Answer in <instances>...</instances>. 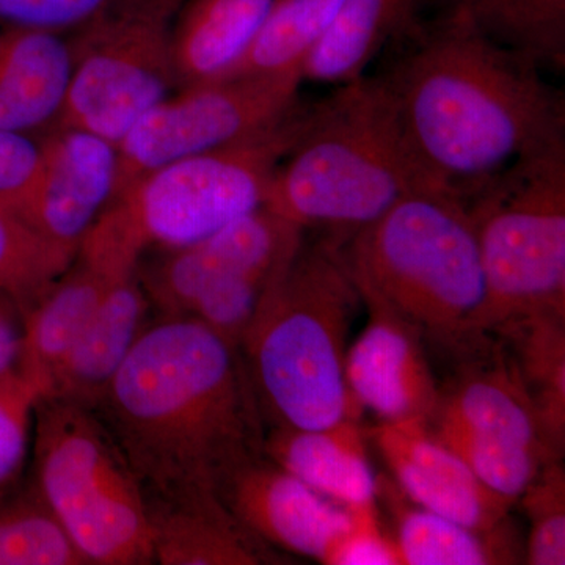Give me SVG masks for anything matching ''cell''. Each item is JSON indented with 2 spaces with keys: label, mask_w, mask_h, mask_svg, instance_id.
Here are the masks:
<instances>
[{
  "label": "cell",
  "mask_w": 565,
  "mask_h": 565,
  "mask_svg": "<svg viewBox=\"0 0 565 565\" xmlns=\"http://www.w3.org/2000/svg\"><path fill=\"white\" fill-rule=\"evenodd\" d=\"M143 0H0V28L74 35Z\"/></svg>",
  "instance_id": "obj_33"
},
{
  "label": "cell",
  "mask_w": 565,
  "mask_h": 565,
  "mask_svg": "<svg viewBox=\"0 0 565 565\" xmlns=\"http://www.w3.org/2000/svg\"><path fill=\"white\" fill-rule=\"evenodd\" d=\"M152 559L161 565L289 564L250 533L217 494L178 503H150Z\"/></svg>",
  "instance_id": "obj_21"
},
{
  "label": "cell",
  "mask_w": 565,
  "mask_h": 565,
  "mask_svg": "<svg viewBox=\"0 0 565 565\" xmlns=\"http://www.w3.org/2000/svg\"><path fill=\"white\" fill-rule=\"evenodd\" d=\"M516 503L530 522L523 564H565V470L563 459H552L535 475Z\"/></svg>",
  "instance_id": "obj_31"
},
{
  "label": "cell",
  "mask_w": 565,
  "mask_h": 565,
  "mask_svg": "<svg viewBox=\"0 0 565 565\" xmlns=\"http://www.w3.org/2000/svg\"><path fill=\"white\" fill-rule=\"evenodd\" d=\"M381 74L427 174L462 199L519 159L565 141L563 95L541 66L446 9L415 24Z\"/></svg>",
  "instance_id": "obj_2"
},
{
  "label": "cell",
  "mask_w": 565,
  "mask_h": 565,
  "mask_svg": "<svg viewBox=\"0 0 565 565\" xmlns=\"http://www.w3.org/2000/svg\"><path fill=\"white\" fill-rule=\"evenodd\" d=\"M73 259L0 206V289L17 303L21 316L39 302Z\"/></svg>",
  "instance_id": "obj_29"
},
{
  "label": "cell",
  "mask_w": 565,
  "mask_h": 565,
  "mask_svg": "<svg viewBox=\"0 0 565 565\" xmlns=\"http://www.w3.org/2000/svg\"><path fill=\"white\" fill-rule=\"evenodd\" d=\"M341 3L343 0H275L247 51L225 77L302 71Z\"/></svg>",
  "instance_id": "obj_26"
},
{
  "label": "cell",
  "mask_w": 565,
  "mask_h": 565,
  "mask_svg": "<svg viewBox=\"0 0 565 565\" xmlns=\"http://www.w3.org/2000/svg\"><path fill=\"white\" fill-rule=\"evenodd\" d=\"M377 497L393 516L401 565H503L523 563L514 525L479 531L412 503L393 479L377 478Z\"/></svg>",
  "instance_id": "obj_22"
},
{
  "label": "cell",
  "mask_w": 565,
  "mask_h": 565,
  "mask_svg": "<svg viewBox=\"0 0 565 565\" xmlns=\"http://www.w3.org/2000/svg\"><path fill=\"white\" fill-rule=\"evenodd\" d=\"M71 71L68 35L0 28V128L33 137L55 128Z\"/></svg>",
  "instance_id": "obj_19"
},
{
  "label": "cell",
  "mask_w": 565,
  "mask_h": 565,
  "mask_svg": "<svg viewBox=\"0 0 565 565\" xmlns=\"http://www.w3.org/2000/svg\"><path fill=\"white\" fill-rule=\"evenodd\" d=\"M145 250L110 207L82 241L79 250L46 294L22 316L18 371L39 392L87 329L115 278L140 263Z\"/></svg>",
  "instance_id": "obj_11"
},
{
  "label": "cell",
  "mask_w": 565,
  "mask_h": 565,
  "mask_svg": "<svg viewBox=\"0 0 565 565\" xmlns=\"http://www.w3.org/2000/svg\"><path fill=\"white\" fill-rule=\"evenodd\" d=\"M352 523L327 565H401L393 535L386 534L377 501L349 508Z\"/></svg>",
  "instance_id": "obj_34"
},
{
  "label": "cell",
  "mask_w": 565,
  "mask_h": 565,
  "mask_svg": "<svg viewBox=\"0 0 565 565\" xmlns=\"http://www.w3.org/2000/svg\"><path fill=\"white\" fill-rule=\"evenodd\" d=\"M150 299L140 263L122 270L68 353L55 367L40 399H57L95 411L147 323Z\"/></svg>",
  "instance_id": "obj_18"
},
{
  "label": "cell",
  "mask_w": 565,
  "mask_h": 565,
  "mask_svg": "<svg viewBox=\"0 0 565 565\" xmlns=\"http://www.w3.org/2000/svg\"><path fill=\"white\" fill-rule=\"evenodd\" d=\"M366 308V326L345 352V381L353 401L373 412L379 423L429 424L440 385L422 333L377 305Z\"/></svg>",
  "instance_id": "obj_16"
},
{
  "label": "cell",
  "mask_w": 565,
  "mask_h": 565,
  "mask_svg": "<svg viewBox=\"0 0 565 565\" xmlns=\"http://www.w3.org/2000/svg\"><path fill=\"white\" fill-rule=\"evenodd\" d=\"M0 565H90L28 476L0 503Z\"/></svg>",
  "instance_id": "obj_27"
},
{
  "label": "cell",
  "mask_w": 565,
  "mask_h": 565,
  "mask_svg": "<svg viewBox=\"0 0 565 565\" xmlns=\"http://www.w3.org/2000/svg\"><path fill=\"white\" fill-rule=\"evenodd\" d=\"M360 302L343 241L303 239L275 275L241 344L264 427L360 422L363 411L345 381L349 327Z\"/></svg>",
  "instance_id": "obj_3"
},
{
  "label": "cell",
  "mask_w": 565,
  "mask_h": 565,
  "mask_svg": "<svg viewBox=\"0 0 565 565\" xmlns=\"http://www.w3.org/2000/svg\"><path fill=\"white\" fill-rule=\"evenodd\" d=\"M498 0H446V9L460 11L487 33Z\"/></svg>",
  "instance_id": "obj_37"
},
{
  "label": "cell",
  "mask_w": 565,
  "mask_h": 565,
  "mask_svg": "<svg viewBox=\"0 0 565 565\" xmlns=\"http://www.w3.org/2000/svg\"><path fill=\"white\" fill-rule=\"evenodd\" d=\"M343 256L362 302L411 323L423 340L460 355L484 338L476 332L484 300L478 233L459 193H408L344 239Z\"/></svg>",
  "instance_id": "obj_5"
},
{
  "label": "cell",
  "mask_w": 565,
  "mask_h": 565,
  "mask_svg": "<svg viewBox=\"0 0 565 565\" xmlns=\"http://www.w3.org/2000/svg\"><path fill=\"white\" fill-rule=\"evenodd\" d=\"M217 497L267 545L322 564H329L352 523L351 509L322 497L264 452L223 476Z\"/></svg>",
  "instance_id": "obj_14"
},
{
  "label": "cell",
  "mask_w": 565,
  "mask_h": 565,
  "mask_svg": "<svg viewBox=\"0 0 565 565\" xmlns=\"http://www.w3.org/2000/svg\"><path fill=\"white\" fill-rule=\"evenodd\" d=\"M305 233L262 206L199 243L162 250L147 266L140 259L141 282L151 308L161 318H178L215 282L244 275L273 277L291 262Z\"/></svg>",
  "instance_id": "obj_12"
},
{
  "label": "cell",
  "mask_w": 565,
  "mask_h": 565,
  "mask_svg": "<svg viewBox=\"0 0 565 565\" xmlns=\"http://www.w3.org/2000/svg\"><path fill=\"white\" fill-rule=\"evenodd\" d=\"M41 154V137L0 128V206L14 215L35 185Z\"/></svg>",
  "instance_id": "obj_35"
},
{
  "label": "cell",
  "mask_w": 565,
  "mask_h": 565,
  "mask_svg": "<svg viewBox=\"0 0 565 565\" xmlns=\"http://www.w3.org/2000/svg\"><path fill=\"white\" fill-rule=\"evenodd\" d=\"M393 482L419 508L479 531L511 523L514 504L498 497L433 433L429 424L377 423L367 430Z\"/></svg>",
  "instance_id": "obj_15"
},
{
  "label": "cell",
  "mask_w": 565,
  "mask_h": 565,
  "mask_svg": "<svg viewBox=\"0 0 565 565\" xmlns=\"http://www.w3.org/2000/svg\"><path fill=\"white\" fill-rule=\"evenodd\" d=\"M511 356L556 456L565 449V318L534 316L494 332ZM490 333V334H492Z\"/></svg>",
  "instance_id": "obj_25"
},
{
  "label": "cell",
  "mask_w": 565,
  "mask_h": 565,
  "mask_svg": "<svg viewBox=\"0 0 565 565\" xmlns=\"http://www.w3.org/2000/svg\"><path fill=\"white\" fill-rule=\"evenodd\" d=\"M422 0H343L337 17L302 66L303 81L351 84L416 21Z\"/></svg>",
  "instance_id": "obj_24"
},
{
  "label": "cell",
  "mask_w": 565,
  "mask_h": 565,
  "mask_svg": "<svg viewBox=\"0 0 565 565\" xmlns=\"http://www.w3.org/2000/svg\"><path fill=\"white\" fill-rule=\"evenodd\" d=\"M263 452L303 484L344 508L377 501V476L371 468L366 430L360 422L323 429L266 427Z\"/></svg>",
  "instance_id": "obj_20"
},
{
  "label": "cell",
  "mask_w": 565,
  "mask_h": 565,
  "mask_svg": "<svg viewBox=\"0 0 565 565\" xmlns=\"http://www.w3.org/2000/svg\"><path fill=\"white\" fill-rule=\"evenodd\" d=\"M429 429L490 492L514 505L539 470L552 460L526 446L441 419H433Z\"/></svg>",
  "instance_id": "obj_28"
},
{
  "label": "cell",
  "mask_w": 565,
  "mask_h": 565,
  "mask_svg": "<svg viewBox=\"0 0 565 565\" xmlns=\"http://www.w3.org/2000/svg\"><path fill=\"white\" fill-rule=\"evenodd\" d=\"M463 200L484 278L479 337L519 319L565 318V141L519 159Z\"/></svg>",
  "instance_id": "obj_6"
},
{
  "label": "cell",
  "mask_w": 565,
  "mask_h": 565,
  "mask_svg": "<svg viewBox=\"0 0 565 565\" xmlns=\"http://www.w3.org/2000/svg\"><path fill=\"white\" fill-rule=\"evenodd\" d=\"M41 167L17 217L74 258L117 195L118 147L84 129L55 126L41 137Z\"/></svg>",
  "instance_id": "obj_13"
},
{
  "label": "cell",
  "mask_w": 565,
  "mask_h": 565,
  "mask_svg": "<svg viewBox=\"0 0 565 565\" xmlns=\"http://www.w3.org/2000/svg\"><path fill=\"white\" fill-rule=\"evenodd\" d=\"M274 2L188 0L178 7L172 51L181 88L225 77L247 51Z\"/></svg>",
  "instance_id": "obj_23"
},
{
  "label": "cell",
  "mask_w": 565,
  "mask_h": 565,
  "mask_svg": "<svg viewBox=\"0 0 565 565\" xmlns=\"http://www.w3.org/2000/svg\"><path fill=\"white\" fill-rule=\"evenodd\" d=\"M457 356L462 363L451 382L440 386L433 419L514 441L548 459H563L546 440L533 401L503 344L490 343L487 334Z\"/></svg>",
  "instance_id": "obj_17"
},
{
  "label": "cell",
  "mask_w": 565,
  "mask_h": 565,
  "mask_svg": "<svg viewBox=\"0 0 565 565\" xmlns=\"http://www.w3.org/2000/svg\"><path fill=\"white\" fill-rule=\"evenodd\" d=\"M22 316L17 303L0 289V377L18 370L22 352Z\"/></svg>",
  "instance_id": "obj_36"
},
{
  "label": "cell",
  "mask_w": 565,
  "mask_h": 565,
  "mask_svg": "<svg viewBox=\"0 0 565 565\" xmlns=\"http://www.w3.org/2000/svg\"><path fill=\"white\" fill-rule=\"evenodd\" d=\"M302 71L192 85L148 111L118 147L117 199L152 170L248 139L299 104Z\"/></svg>",
  "instance_id": "obj_10"
},
{
  "label": "cell",
  "mask_w": 565,
  "mask_h": 565,
  "mask_svg": "<svg viewBox=\"0 0 565 565\" xmlns=\"http://www.w3.org/2000/svg\"><path fill=\"white\" fill-rule=\"evenodd\" d=\"M31 459L29 481L90 565L154 564L147 494L95 412L36 401Z\"/></svg>",
  "instance_id": "obj_7"
},
{
  "label": "cell",
  "mask_w": 565,
  "mask_h": 565,
  "mask_svg": "<svg viewBox=\"0 0 565 565\" xmlns=\"http://www.w3.org/2000/svg\"><path fill=\"white\" fill-rule=\"evenodd\" d=\"M181 0H143L70 35L73 71L57 126L120 143L180 90L172 21Z\"/></svg>",
  "instance_id": "obj_9"
},
{
  "label": "cell",
  "mask_w": 565,
  "mask_h": 565,
  "mask_svg": "<svg viewBox=\"0 0 565 565\" xmlns=\"http://www.w3.org/2000/svg\"><path fill=\"white\" fill-rule=\"evenodd\" d=\"M487 33L541 68H564L565 0H498Z\"/></svg>",
  "instance_id": "obj_30"
},
{
  "label": "cell",
  "mask_w": 565,
  "mask_h": 565,
  "mask_svg": "<svg viewBox=\"0 0 565 565\" xmlns=\"http://www.w3.org/2000/svg\"><path fill=\"white\" fill-rule=\"evenodd\" d=\"M36 401L39 392L20 371L0 377V503L24 482Z\"/></svg>",
  "instance_id": "obj_32"
},
{
  "label": "cell",
  "mask_w": 565,
  "mask_h": 565,
  "mask_svg": "<svg viewBox=\"0 0 565 565\" xmlns=\"http://www.w3.org/2000/svg\"><path fill=\"white\" fill-rule=\"evenodd\" d=\"M424 188L444 185L416 158L382 82L363 76L310 107L264 207L344 241Z\"/></svg>",
  "instance_id": "obj_4"
},
{
  "label": "cell",
  "mask_w": 565,
  "mask_h": 565,
  "mask_svg": "<svg viewBox=\"0 0 565 565\" xmlns=\"http://www.w3.org/2000/svg\"><path fill=\"white\" fill-rule=\"evenodd\" d=\"M308 114L310 107L297 104L282 120L248 139L152 170L110 207L145 252L199 243L264 206L274 174L302 134Z\"/></svg>",
  "instance_id": "obj_8"
},
{
  "label": "cell",
  "mask_w": 565,
  "mask_h": 565,
  "mask_svg": "<svg viewBox=\"0 0 565 565\" xmlns=\"http://www.w3.org/2000/svg\"><path fill=\"white\" fill-rule=\"evenodd\" d=\"M148 503L214 497L263 452L264 427L241 348L188 318L145 327L95 407Z\"/></svg>",
  "instance_id": "obj_1"
}]
</instances>
